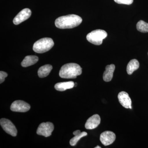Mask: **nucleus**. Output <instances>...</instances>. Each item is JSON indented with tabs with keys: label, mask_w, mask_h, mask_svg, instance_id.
<instances>
[{
	"label": "nucleus",
	"mask_w": 148,
	"mask_h": 148,
	"mask_svg": "<svg viewBox=\"0 0 148 148\" xmlns=\"http://www.w3.org/2000/svg\"><path fill=\"white\" fill-rule=\"evenodd\" d=\"M80 16L75 14L61 16L56 20V27L60 29H72L78 26L82 22Z\"/></svg>",
	"instance_id": "1"
},
{
	"label": "nucleus",
	"mask_w": 148,
	"mask_h": 148,
	"mask_svg": "<svg viewBox=\"0 0 148 148\" xmlns=\"http://www.w3.org/2000/svg\"><path fill=\"white\" fill-rule=\"evenodd\" d=\"M82 69L79 65L75 63H69L61 67L59 76L62 78L75 79L81 75Z\"/></svg>",
	"instance_id": "2"
},
{
	"label": "nucleus",
	"mask_w": 148,
	"mask_h": 148,
	"mask_svg": "<svg viewBox=\"0 0 148 148\" xmlns=\"http://www.w3.org/2000/svg\"><path fill=\"white\" fill-rule=\"evenodd\" d=\"M54 45L53 40L51 38H45L38 40L34 44L33 50L37 53H43L48 51Z\"/></svg>",
	"instance_id": "3"
},
{
	"label": "nucleus",
	"mask_w": 148,
	"mask_h": 148,
	"mask_svg": "<svg viewBox=\"0 0 148 148\" xmlns=\"http://www.w3.org/2000/svg\"><path fill=\"white\" fill-rule=\"evenodd\" d=\"M108 36L106 31L101 29L94 30L88 34L86 39L89 42L95 45H99L102 44L103 40Z\"/></svg>",
	"instance_id": "4"
},
{
	"label": "nucleus",
	"mask_w": 148,
	"mask_h": 148,
	"mask_svg": "<svg viewBox=\"0 0 148 148\" xmlns=\"http://www.w3.org/2000/svg\"><path fill=\"white\" fill-rule=\"evenodd\" d=\"M54 129V126L51 123H42L40 125L37 130V134L45 137H49Z\"/></svg>",
	"instance_id": "5"
},
{
	"label": "nucleus",
	"mask_w": 148,
	"mask_h": 148,
	"mask_svg": "<svg viewBox=\"0 0 148 148\" xmlns=\"http://www.w3.org/2000/svg\"><path fill=\"white\" fill-rule=\"evenodd\" d=\"M0 124L5 132L13 137L17 135V131L14 125L9 120L6 119H1L0 120Z\"/></svg>",
	"instance_id": "6"
},
{
	"label": "nucleus",
	"mask_w": 148,
	"mask_h": 148,
	"mask_svg": "<svg viewBox=\"0 0 148 148\" xmlns=\"http://www.w3.org/2000/svg\"><path fill=\"white\" fill-rule=\"evenodd\" d=\"M31 106L28 103L24 101H16L12 104L10 109L12 111L15 112H25L29 110Z\"/></svg>",
	"instance_id": "7"
},
{
	"label": "nucleus",
	"mask_w": 148,
	"mask_h": 148,
	"mask_svg": "<svg viewBox=\"0 0 148 148\" xmlns=\"http://www.w3.org/2000/svg\"><path fill=\"white\" fill-rule=\"evenodd\" d=\"M115 139V134L112 131H105L100 136V141L104 146L110 145L114 142Z\"/></svg>",
	"instance_id": "8"
},
{
	"label": "nucleus",
	"mask_w": 148,
	"mask_h": 148,
	"mask_svg": "<svg viewBox=\"0 0 148 148\" xmlns=\"http://www.w3.org/2000/svg\"><path fill=\"white\" fill-rule=\"evenodd\" d=\"M31 15L32 11L29 9H24L21 11L14 18L13 23L15 25H18L28 19Z\"/></svg>",
	"instance_id": "9"
},
{
	"label": "nucleus",
	"mask_w": 148,
	"mask_h": 148,
	"mask_svg": "<svg viewBox=\"0 0 148 148\" xmlns=\"http://www.w3.org/2000/svg\"><path fill=\"white\" fill-rule=\"evenodd\" d=\"M118 98L119 103L124 108L127 109H132V101L127 92L125 91L120 92L118 95Z\"/></svg>",
	"instance_id": "10"
},
{
	"label": "nucleus",
	"mask_w": 148,
	"mask_h": 148,
	"mask_svg": "<svg viewBox=\"0 0 148 148\" xmlns=\"http://www.w3.org/2000/svg\"><path fill=\"white\" fill-rule=\"evenodd\" d=\"M101 119L100 116L97 114L93 115L87 120L86 123L85 127L86 129L92 130L95 129L100 124Z\"/></svg>",
	"instance_id": "11"
},
{
	"label": "nucleus",
	"mask_w": 148,
	"mask_h": 148,
	"mask_svg": "<svg viewBox=\"0 0 148 148\" xmlns=\"http://www.w3.org/2000/svg\"><path fill=\"white\" fill-rule=\"evenodd\" d=\"M115 66L114 64L108 65L106 66V71L103 75V80L106 82L111 81L113 76Z\"/></svg>",
	"instance_id": "12"
},
{
	"label": "nucleus",
	"mask_w": 148,
	"mask_h": 148,
	"mask_svg": "<svg viewBox=\"0 0 148 148\" xmlns=\"http://www.w3.org/2000/svg\"><path fill=\"white\" fill-rule=\"evenodd\" d=\"M75 86L73 82L69 81L67 82L58 83L55 84L54 87L56 90L58 91H65L67 89H71Z\"/></svg>",
	"instance_id": "13"
},
{
	"label": "nucleus",
	"mask_w": 148,
	"mask_h": 148,
	"mask_svg": "<svg viewBox=\"0 0 148 148\" xmlns=\"http://www.w3.org/2000/svg\"><path fill=\"white\" fill-rule=\"evenodd\" d=\"M38 61V58L36 56H27L21 62V65L23 67H29L36 64Z\"/></svg>",
	"instance_id": "14"
},
{
	"label": "nucleus",
	"mask_w": 148,
	"mask_h": 148,
	"mask_svg": "<svg viewBox=\"0 0 148 148\" xmlns=\"http://www.w3.org/2000/svg\"><path fill=\"white\" fill-rule=\"evenodd\" d=\"M52 69V66L49 64L42 66L38 71V75L40 78L45 77L49 75Z\"/></svg>",
	"instance_id": "15"
},
{
	"label": "nucleus",
	"mask_w": 148,
	"mask_h": 148,
	"mask_svg": "<svg viewBox=\"0 0 148 148\" xmlns=\"http://www.w3.org/2000/svg\"><path fill=\"white\" fill-rule=\"evenodd\" d=\"M140 66L139 61L134 59L130 61L127 66V72L128 75L132 74L135 71L138 70Z\"/></svg>",
	"instance_id": "16"
},
{
	"label": "nucleus",
	"mask_w": 148,
	"mask_h": 148,
	"mask_svg": "<svg viewBox=\"0 0 148 148\" xmlns=\"http://www.w3.org/2000/svg\"><path fill=\"white\" fill-rule=\"evenodd\" d=\"M136 27L139 32L144 33L148 32V23H146L143 20H140L138 21Z\"/></svg>",
	"instance_id": "17"
},
{
	"label": "nucleus",
	"mask_w": 148,
	"mask_h": 148,
	"mask_svg": "<svg viewBox=\"0 0 148 148\" xmlns=\"http://www.w3.org/2000/svg\"><path fill=\"white\" fill-rule=\"evenodd\" d=\"M87 135V132H81L79 135H75V137L71 139L70 141V144L71 146H75L76 145L77 143L83 137Z\"/></svg>",
	"instance_id": "18"
},
{
	"label": "nucleus",
	"mask_w": 148,
	"mask_h": 148,
	"mask_svg": "<svg viewBox=\"0 0 148 148\" xmlns=\"http://www.w3.org/2000/svg\"><path fill=\"white\" fill-rule=\"evenodd\" d=\"M114 1L118 4L128 5L131 4L133 2V0H114Z\"/></svg>",
	"instance_id": "19"
},
{
	"label": "nucleus",
	"mask_w": 148,
	"mask_h": 148,
	"mask_svg": "<svg viewBox=\"0 0 148 148\" xmlns=\"http://www.w3.org/2000/svg\"><path fill=\"white\" fill-rule=\"evenodd\" d=\"M8 76V74L5 72L2 71L0 72V83L3 82L5 79V78Z\"/></svg>",
	"instance_id": "20"
},
{
	"label": "nucleus",
	"mask_w": 148,
	"mask_h": 148,
	"mask_svg": "<svg viewBox=\"0 0 148 148\" xmlns=\"http://www.w3.org/2000/svg\"><path fill=\"white\" fill-rule=\"evenodd\" d=\"M81 133V131L79 130H77L76 131H74L73 134V135L75 136V135H79Z\"/></svg>",
	"instance_id": "21"
},
{
	"label": "nucleus",
	"mask_w": 148,
	"mask_h": 148,
	"mask_svg": "<svg viewBox=\"0 0 148 148\" xmlns=\"http://www.w3.org/2000/svg\"><path fill=\"white\" fill-rule=\"evenodd\" d=\"M95 148H101V147H100V146H97V147H95Z\"/></svg>",
	"instance_id": "22"
},
{
	"label": "nucleus",
	"mask_w": 148,
	"mask_h": 148,
	"mask_svg": "<svg viewBox=\"0 0 148 148\" xmlns=\"http://www.w3.org/2000/svg\"></svg>",
	"instance_id": "23"
}]
</instances>
